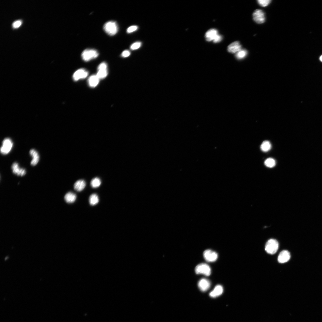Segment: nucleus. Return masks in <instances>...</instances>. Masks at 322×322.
Wrapping results in <instances>:
<instances>
[{
    "instance_id": "f257e3e1",
    "label": "nucleus",
    "mask_w": 322,
    "mask_h": 322,
    "mask_svg": "<svg viewBox=\"0 0 322 322\" xmlns=\"http://www.w3.org/2000/svg\"><path fill=\"white\" fill-rule=\"evenodd\" d=\"M205 38L207 41H213L214 43L219 42L222 39V36L218 34L217 30L215 29H211L208 30L205 33Z\"/></svg>"
},
{
    "instance_id": "f03ea898",
    "label": "nucleus",
    "mask_w": 322,
    "mask_h": 322,
    "mask_svg": "<svg viewBox=\"0 0 322 322\" xmlns=\"http://www.w3.org/2000/svg\"><path fill=\"white\" fill-rule=\"evenodd\" d=\"M103 29L109 35H114L116 34L118 31V27L117 23L114 21H109L106 23L104 24Z\"/></svg>"
},
{
    "instance_id": "7ed1b4c3",
    "label": "nucleus",
    "mask_w": 322,
    "mask_h": 322,
    "mask_svg": "<svg viewBox=\"0 0 322 322\" xmlns=\"http://www.w3.org/2000/svg\"><path fill=\"white\" fill-rule=\"evenodd\" d=\"M278 247V243L276 240L270 239L266 243L265 249L267 253L274 254L277 251Z\"/></svg>"
},
{
    "instance_id": "20e7f679",
    "label": "nucleus",
    "mask_w": 322,
    "mask_h": 322,
    "mask_svg": "<svg viewBox=\"0 0 322 322\" xmlns=\"http://www.w3.org/2000/svg\"><path fill=\"white\" fill-rule=\"evenodd\" d=\"M98 55V52L96 50L88 49L82 52L81 57L83 61H88L97 58Z\"/></svg>"
},
{
    "instance_id": "39448f33",
    "label": "nucleus",
    "mask_w": 322,
    "mask_h": 322,
    "mask_svg": "<svg viewBox=\"0 0 322 322\" xmlns=\"http://www.w3.org/2000/svg\"><path fill=\"white\" fill-rule=\"evenodd\" d=\"M195 271L196 274H202L207 276H209L211 272L210 266L204 263L197 265L195 268Z\"/></svg>"
},
{
    "instance_id": "423d86ee",
    "label": "nucleus",
    "mask_w": 322,
    "mask_h": 322,
    "mask_svg": "<svg viewBox=\"0 0 322 322\" xmlns=\"http://www.w3.org/2000/svg\"><path fill=\"white\" fill-rule=\"evenodd\" d=\"M13 145L11 140L8 138H5L2 141L0 152L3 154H6L10 152Z\"/></svg>"
},
{
    "instance_id": "0eeeda50",
    "label": "nucleus",
    "mask_w": 322,
    "mask_h": 322,
    "mask_svg": "<svg viewBox=\"0 0 322 322\" xmlns=\"http://www.w3.org/2000/svg\"><path fill=\"white\" fill-rule=\"evenodd\" d=\"M107 75V64L105 62H102L98 66L97 72L96 75L100 79L105 78Z\"/></svg>"
},
{
    "instance_id": "6e6552de",
    "label": "nucleus",
    "mask_w": 322,
    "mask_h": 322,
    "mask_svg": "<svg viewBox=\"0 0 322 322\" xmlns=\"http://www.w3.org/2000/svg\"><path fill=\"white\" fill-rule=\"evenodd\" d=\"M253 17L254 21L258 24H262L265 21L264 13L261 9L255 10L253 13Z\"/></svg>"
},
{
    "instance_id": "1a4fd4ad",
    "label": "nucleus",
    "mask_w": 322,
    "mask_h": 322,
    "mask_svg": "<svg viewBox=\"0 0 322 322\" xmlns=\"http://www.w3.org/2000/svg\"><path fill=\"white\" fill-rule=\"evenodd\" d=\"M203 255L205 259L208 262H213L215 261L218 258L217 253L210 249H207L204 251Z\"/></svg>"
},
{
    "instance_id": "9d476101",
    "label": "nucleus",
    "mask_w": 322,
    "mask_h": 322,
    "mask_svg": "<svg viewBox=\"0 0 322 322\" xmlns=\"http://www.w3.org/2000/svg\"><path fill=\"white\" fill-rule=\"evenodd\" d=\"M88 75V72L86 69H80L77 70L74 73L72 78L74 80L77 81L80 79L86 78Z\"/></svg>"
},
{
    "instance_id": "9b49d317",
    "label": "nucleus",
    "mask_w": 322,
    "mask_h": 322,
    "mask_svg": "<svg viewBox=\"0 0 322 322\" xmlns=\"http://www.w3.org/2000/svg\"><path fill=\"white\" fill-rule=\"evenodd\" d=\"M11 168L13 173L17 176H23L26 174L25 170L20 168L17 162L13 163L12 165Z\"/></svg>"
},
{
    "instance_id": "f8f14e48",
    "label": "nucleus",
    "mask_w": 322,
    "mask_h": 322,
    "mask_svg": "<svg viewBox=\"0 0 322 322\" xmlns=\"http://www.w3.org/2000/svg\"><path fill=\"white\" fill-rule=\"evenodd\" d=\"M290 258V252L287 250H283L281 251L278 255V261L281 263H283L288 261Z\"/></svg>"
},
{
    "instance_id": "ddd939ff",
    "label": "nucleus",
    "mask_w": 322,
    "mask_h": 322,
    "mask_svg": "<svg viewBox=\"0 0 322 322\" xmlns=\"http://www.w3.org/2000/svg\"><path fill=\"white\" fill-rule=\"evenodd\" d=\"M210 284V282L208 280L203 278L199 281L198 285L201 291L205 292L209 288Z\"/></svg>"
},
{
    "instance_id": "4468645a",
    "label": "nucleus",
    "mask_w": 322,
    "mask_h": 322,
    "mask_svg": "<svg viewBox=\"0 0 322 322\" xmlns=\"http://www.w3.org/2000/svg\"><path fill=\"white\" fill-rule=\"evenodd\" d=\"M242 46L238 41H236L230 44L227 47V51L230 53H237L241 49Z\"/></svg>"
},
{
    "instance_id": "2eb2a0df",
    "label": "nucleus",
    "mask_w": 322,
    "mask_h": 322,
    "mask_svg": "<svg viewBox=\"0 0 322 322\" xmlns=\"http://www.w3.org/2000/svg\"><path fill=\"white\" fill-rule=\"evenodd\" d=\"M29 154L32 157L30 164L32 165L35 166L38 163L39 160L38 153L36 150L32 149L30 150Z\"/></svg>"
},
{
    "instance_id": "dca6fc26",
    "label": "nucleus",
    "mask_w": 322,
    "mask_h": 322,
    "mask_svg": "<svg viewBox=\"0 0 322 322\" xmlns=\"http://www.w3.org/2000/svg\"><path fill=\"white\" fill-rule=\"evenodd\" d=\"M223 288L222 286L217 285L215 286L213 290L209 293V295L212 298H216L221 295L223 293Z\"/></svg>"
},
{
    "instance_id": "f3484780",
    "label": "nucleus",
    "mask_w": 322,
    "mask_h": 322,
    "mask_svg": "<svg viewBox=\"0 0 322 322\" xmlns=\"http://www.w3.org/2000/svg\"><path fill=\"white\" fill-rule=\"evenodd\" d=\"M100 79L96 75H92L88 78V82L89 86L92 88L95 87L99 83Z\"/></svg>"
},
{
    "instance_id": "a211bd4d",
    "label": "nucleus",
    "mask_w": 322,
    "mask_h": 322,
    "mask_svg": "<svg viewBox=\"0 0 322 322\" xmlns=\"http://www.w3.org/2000/svg\"><path fill=\"white\" fill-rule=\"evenodd\" d=\"M86 185V182L84 180H79L76 181L74 185V188L77 191H80L84 189Z\"/></svg>"
},
{
    "instance_id": "6ab92c4d",
    "label": "nucleus",
    "mask_w": 322,
    "mask_h": 322,
    "mask_svg": "<svg viewBox=\"0 0 322 322\" xmlns=\"http://www.w3.org/2000/svg\"><path fill=\"white\" fill-rule=\"evenodd\" d=\"M64 198L67 203H72L75 201L76 198V196L75 193L69 192L65 194Z\"/></svg>"
},
{
    "instance_id": "aec40b11",
    "label": "nucleus",
    "mask_w": 322,
    "mask_h": 322,
    "mask_svg": "<svg viewBox=\"0 0 322 322\" xmlns=\"http://www.w3.org/2000/svg\"><path fill=\"white\" fill-rule=\"evenodd\" d=\"M261 149L263 152H266L270 150L271 148L270 142L267 140L264 141L261 145Z\"/></svg>"
},
{
    "instance_id": "412c9836",
    "label": "nucleus",
    "mask_w": 322,
    "mask_h": 322,
    "mask_svg": "<svg viewBox=\"0 0 322 322\" xmlns=\"http://www.w3.org/2000/svg\"><path fill=\"white\" fill-rule=\"evenodd\" d=\"M99 201L98 196L95 193L91 195L89 199V203L91 205H96Z\"/></svg>"
},
{
    "instance_id": "4be33fe9",
    "label": "nucleus",
    "mask_w": 322,
    "mask_h": 322,
    "mask_svg": "<svg viewBox=\"0 0 322 322\" xmlns=\"http://www.w3.org/2000/svg\"><path fill=\"white\" fill-rule=\"evenodd\" d=\"M247 52L245 49H241L236 54V57L239 59H241L245 58L247 55Z\"/></svg>"
},
{
    "instance_id": "5701e85b",
    "label": "nucleus",
    "mask_w": 322,
    "mask_h": 322,
    "mask_svg": "<svg viewBox=\"0 0 322 322\" xmlns=\"http://www.w3.org/2000/svg\"><path fill=\"white\" fill-rule=\"evenodd\" d=\"M101 183L100 179L98 177H95L92 180L90 185L92 188H96L99 187Z\"/></svg>"
},
{
    "instance_id": "b1692460",
    "label": "nucleus",
    "mask_w": 322,
    "mask_h": 322,
    "mask_svg": "<svg viewBox=\"0 0 322 322\" xmlns=\"http://www.w3.org/2000/svg\"><path fill=\"white\" fill-rule=\"evenodd\" d=\"M265 165L269 168H272L274 167L275 165V160L271 158H269L267 159L264 162Z\"/></svg>"
},
{
    "instance_id": "393cba45",
    "label": "nucleus",
    "mask_w": 322,
    "mask_h": 322,
    "mask_svg": "<svg viewBox=\"0 0 322 322\" xmlns=\"http://www.w3.org/2000/svg\"><path fill=\"white\" fill-rule=\"evenodd\" d=\"M258 3L261 6L265 7L268 5L271 2L270 0H258L257 1Z\"/></svg>"
},
{
    "instance_id": "a878e982",
    "label": "nucleus",
    "mask_w": 322,
    "mask_h": 322,
    "mask_svg": "<svg viewBox=\"0 0 322 322\" xmlns=\"http://www.w3.org/2000/svg\"><path fill=\"white\" fill-rule=\"evenodd\" d=\"M141 43L140 42L137 41L135 42L132 44L130 48L132 50H134L139 48L141 46Z\"/></svg>"
},
{
    "instance_id": "bb28decb",
    "label": "nucleus",
    "mask_w": 322,
    "mask_h": 322,
    "mask_svg": "<svg viewBox=\"0 0 322 322\" xmlns=\"http://www.w3.org/2000/svg\"><path fill=\"white\" fill-rule=\"evenodd\" d=\"M138 28V27L136 25L131 26L129 27L127 30V32L129 33L134 32Z\"/></svg>"
},
{
    "instance_id": "cd10ccee",
    "label": "nucleus",
    "mask_w": 322,
    "mask_h": 322,
    "mask_svg": "<svg viewBox=\"0 0 322 322\" xmlns=\"http://www.w3.org/2000/svg\"><path fill=\"white\" fill-rule=\"evenodd\" d=\"M22 24V21L20 20H18L14 21L12 24L13 27L16 28L19 27Z\"/></svg>"
},
{
    "instance_id": "c85d7f7f",
    "label": "nucleus",
    "mask_w": 322,
    "mask_h": 322,
    "mask_svg": "<svg viewBox=\"0 0 322 322\" xmlns=\"http://www.w3.org/2000/svg\"><path fill=\"white\" fill-rule=\"evenodd\" d=\"M131 54L129 51L126 50L123 51L121 54V56L124 58L127 57L129 56Z\"/></svg>"
},
{
    "instance_id": "c756f323",
    "label": "nucleus",
    "mask_w": 322,
    "mask_h": 322,
    "mask_svg": "<svg viewBox=\"0 0 322 322\" xmlns=\"http://www.w3.org/2000/svg\"><path fill=\"white\" fill-rule=\"evenodd\" d=\"M320 59V60L322 62V55L321 56Z\"/></svg>"
}]
</instances>
